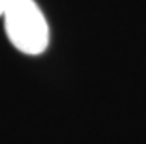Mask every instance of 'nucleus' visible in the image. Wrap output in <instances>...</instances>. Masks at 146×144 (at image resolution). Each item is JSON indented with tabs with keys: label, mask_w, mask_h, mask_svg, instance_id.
I'll use <instances>...</instances> for the list:
<instances>
[{
	"label": "nucleus",
	"mask_w": 146,
	"mask_h": 144,
	"mask_svg": "<svg viewBox=\"0 0 146 144\" xmlns=\"http://www.w3.org/2000/svg\"><path fill=\"white\" fill-rule=\"evenodd\" d=\"M11 44L25 54L36 56L49 45V24L33 0H16L4 14Z\"/></svg>",
	"instance_id": "f257e3e1"
},
{
	"label": "nucleus",
	"mask_w": 146,
	"mask_h": 144,
	"mask_svg": "<svg viewBox=\"0 0 146 144\" xmlns=\"http://www.w3.org/2000/svg\"><path fill=\"white\" fill-rule=\"evenodd\" d=\"M16 2V0H0V16H4L9 9H11V5Z\"/></svg>",
	"instance_id": "f03ea898"
}]
</instances>
